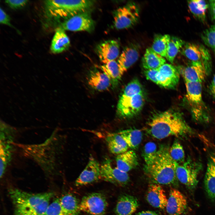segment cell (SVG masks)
<instances>
[{"label":"cell","mask_w":215,"mask_h":215,"mask_svg":"<svg viewBox=\"0 0 215 215\" xmlns=\"http://www.w3.org/2000/svg\"><path fill=\"white\" fill-rule=\"evenodd\" d=\"M148 126L149 133L158 139L171 136H184L193 133L182 114L172 110L155 114L149 121Z\"/></svg>","instance_id":"6da1fadb"},{"label":"cell","mask_w":215,"mask_h":215,"mask_svg":"<svg viewBox=\"0 0 215 215\" xmlns=\"http://www.w3.org/2000/svg\"><path fill=\"white\" fill-rule=\"evenodd\" d=\"M14 215H42L53 196L52 192L32 194L17 189L10 190Z\"/></svg>","instance_id":"7a4b0ae2"},{"label":"cell","mask_w":215,"mask_h":215,"mask_svg":"<svg viewBox=\"0 0 215 215\" xmlns=\"http://www.w3.org/2000/svg\"><path fill=\"white\" fill-rule=\"evenodd\" d=\"M169 149L167 147L161 146L158 150L153 162L145 166V172L148 176L159 185L177 184L176 171L178 163L171 156Z\"/></svg>","instance_id":"3957f363"},{"label":"cell","mask_w":215,"mask_h":215,"mask_svg":"<svg viewBox=\"0 0 215 215\" xmlns=\"http://www.w3.org/2000/svg\"><path fill=\"white\" fill-rule=\"evenodd\" d=\"M144 102L141 85L137 79H133L128 84L120 97L117 106V114L123 118L133 117L140 111Z\"/></svg>","instance_id":"277c9868"},{"label":"cell","mask_w":215,"mask_h":215,"mask_svg":"<svg viewBox=\"0 0 215 215\" xmlns=\"http://www.w3.org/2000/svg\"><path fill=\"white\" fill-rule=\"evenodd\" d=\"M185 99L192 118L199 123H206L210 119L208 109L202 98V83L185 82Z\"/></svg>","instance_id":"5b68a950"},{"label":"cell","mask_w":215,"mask_h":215,"mask_svg":"<svg viewBox=\"0 0 215 215\" xmlns=\"http://www.w3.org/2000/svg\"><path fill=\"white\" fill-rule=\"evenodd\" d=\"M45 3L50 17L65 20L79 13L88 11L93 2L90 0H52L46 1Z\"/></svg>","instance_id":"8992f818"},{"label":"cell","mask_w":215,"mask_h":215,"mask_svg":"<svg viewBox=\"0 0 215 215\" xmlns=\"http://www.w3.org/2000/svg\"><path fill=\"white\" fill-rule=\"evenodd\" d=\"M55 132L49 138L41 144L22 146L27 155H29L46 171L55 170Z\"/></svg>","instance_id":"52a82bcc"},{"label":"cell","mask_w":215,"mask_h":215,"mask_svg":"<svg viewBox=\"0 0 215 215\" xmlns=\"http://www.w3.org/2000/svg\"><path fill=\"white\" fill-rule=\"evenodd\" d=\"M16 130L3 122L0 123V177L4 174L12 157Z\"/></svg>","instance_id":"ba28073f"},{"label":"cell","mask_w":215,"mask_h":215,"mask_svg":"<svg viewBox=\"0 0 215 215\" xmlns=\"http://www.w3.org/2000/svg\"><path fill=\"white\" fill-rule=\"evenodd\" d=\"M202 168L200 162L188 157L183 163L178 164L176 171L177 179L189 190H193L197 185L198 175Z\"/></svg>","instance_id":"9c48e42d"},{"label":"cell","mask_w":215,"mask_h":215,"mask_svg":"<svg viewBox=\"0 0 215 215\" xmlns=\"http://www.w3.org/2000/svg\"><path fill=\"white\" fill-rule=\"evenodd\" d=\"M139 9L134 2H129L116 10L113 13V25L117 29L131 27L138 22Z\"/></svg>","instance_id":"30bf717a"},{"label":"cell","mask_w":215,"mask_h":215,"mask_svg":"<svg viewBox=\"0 0 215 215\" xmlns=\"http://www.w3.org/2000/svg\"><path fill=\"white\" fill-rule=\"evenodd\" d=\"M108 202L102 194L95 192L84 196L80 203V211L89 215H105Z\"/></svg>","instance_id":"8fae6325"},{"label":"cell","mask_w":215,"mask_h":215,"mask_svg":"<svg viewBox=\"0 0 215 215\" xmlns=\"http://www.w3.org/2000/svg\"><path fill=\"white\" fill-rule=\"evenodd\" d=\"M95 23L88 11L71 16L62 23L60 27L72 31L90 32L94 29Z\"/></svg>","instance_id":"7c38bea8"},{"label":"cell","mask_w":215,"mask_h":215,"mask_svg":"<svg viewBox=\"0 0 215 215\" xmlns=\"http://www.w3.org/2000/svg\"><path fill=\"white\" fill-rule=\"evenodd\" d=\"M101 178L105 181L121 186L126 185L130 180L128 173L113 166L109 159H106L101 165Z\"/></svg>","instance_id":"4fadbf2b"},{"label":"cell","mask_w":215,"mask_h":215,"mask_svg":"<svg viewBox=\"0 0 215 215\" xmlns=\"http://www.w3.org/2000/svg\"><path fill=\"white\" fill-rule=\"evenodd\" d=\"M179 73L176 67L165 63L158 69L156 75V84L165 88L174 89L179 81Z\"/></svg>","instance_id":"5bb4252c"},{"label":"cell","mask_w":215,"mask_h":215,"mask_svg":"<svg viewBox=\"0 0 215 215\" xmlns=\"http://www.w3.org/2000/svg\"><path fill=\"white\" fill-rule=\"evenodd\" d=\"M181 49L182 54L191 62H201L205 67L212 64L210 53L202 45L185 43Z\"/></svg>","instance_id":"9a60e30c"},{"label":"cell","mask_w":215,"mask_h":215,"mask_svg":"<svg viewBox=\"0 0 215 215\" xmlns=\"http://www.w3.org/2000/svg\"><path fill=\"white\" fill-rule=\"evenodd\" d=\"M100 179L101 165L95 158L90 156L85 168L76 180L75 185L77 186L85 185Z\"/></svg>","instance_id":"2e32d148"},{"label":"cell","mask_w":215,"mask_h":215,"mask_svg":"<svg viewBox=\"0 0 215 215\" xmlns=\"http://www.w3.org/2000/svg\"><path fill=\"white\" fill-rule=\"evenodd\" d=\"M188 205L184 195L178 190L172 188L170 190L166 207L169 215H181L186 212Z\"/></svg>","instance_id":"e0dca14e"},{"label":"cell","mask_w":215,"mask_h":215,"mask_svg":"<svg viewBox=\"0 0 215 215\" xmlns=\"http://www.w3.org/2000/svg\"><path fill=\"white\" fill-rule=\"evenodd\" d=\"M96 51L101 61L105 64L115 60L119 56V44L117 41L115 40H107L97 46Z\"/></svg>","instance_id":"ac0fdd59"},{"label":"cell","mask_w":215,"mask_h":215,"mask_svg":"<svg viewBox=\"0 0 215 215\" xmlns=\"http://www.w3.org/2000/svg\"><path fill=\"white\" fill-rule=\"evenodd\" d=\"M185 82L202 83L207 76L205 67L201 62H191L187 66L181 68Z\"/></svg>","instance_id":"d6986e66"},{"label":"cell","mask_w":215,"mask_h":215,"mask_svg":"<svg viewBox=\"0 0 215 215\" xmlns=\"http://www.w3.org/2000/svg\"><path fill=\"white\" fill-rule=\"evenodd\" d=\"M146 199L153 207L161 209L166 208L168 199L165 191L159 184H151L148 187Z\"/></svg>","instance_id":"ffe728a7"},{"label":"cell","mask_w":215,"mask_h":215,"mask_svg":"<svg viewBox=\"0 0 215 215\" xmlns=\"http://www.w3.org/2000/svg\"><path fill=\"white\" fill-rule=\"evenodd\" d=\"M139 56V47L136 44H131L124 48L117 61L122 75L137 60Z\"/></svg>","instance_id":"44dd1931"},{"label":"cell","mask_w":215,"mask_h":215,"mask_svg":"<svg viewBox=\"0 0 215 215\" xmlns=\"http://www.w3.org/2000/svg\"><path fill=\"white\" fill-rule=\"evenodd\" d=\"M139 203L135 197L124 194L118 199L115 212L116 215H131L138 209Z\"/></svg>","instance_id":"7402d4cb"},{"label":"cell","mask_w":215,"mask_h":215,"mask_svg":"<svg viewBox=\"0 0 215 215\" xmlns=\"http://www.w3.org/2000/svg\"><path fill=\"white\" fill-rule=\"evenodd\" d=\"M87 79L89 85L98 91L107 90L111 85L110 80L108 76L102 71L97 69L91 70Z\"/></svg>","instance_id":"603a6c76"},{"label":"cell","mask_w":215,"mask_h":215,"mask_svg":"<svg viewBox=\"0 0 215 215\" xmlns=\"http://www.w3.org/2000/svg\"><path fill=\"white\" fill-rule=\"evenodd\" d=\"M204 184L208 197L215 202V156H211L208 158Z\"/></svg>","instance_id":"cb8c5ba5"},{"label":"cell","mask_w":215,"mask_h":215,"mask_svg":"<svg viewBox=\"0 0 215 215\" xmlns=\"http://www.w3.org/2000/svg\"><path fill=\"white\" fill-rule=\"evenodd\" d=\"M116 167L123 171L128 173L138 165L137 156L133 150H128L117 155L115 158Z\"/></svg>","instance_id":"d4e9b609"},{"label":"cell","mask_w":215,"mask_h":215,"mask_svg":"<svg viewBox=\"0 0 215 215\" xmlns=\"http://www.w3.org/2000/svg\"><path fill=\"white\" fill-rule=\"evenodd\" d=\"M70 45L69 37L65 30L61 27L58 28L52 41L50 50L54 54H57L67 50Z\"/></svg>","instance_id":"484cf974"},{"label":"cell","mask_w":215,"mask_h":215,"mask_svg":"<svg viewBox=\"0 0 215 215\" xmlns=\"http://www.w3.org/2000/svg\"><path fill=\"white\" fill-rule=\"evenodd\" d=\"M105 140L109 150L113 154L118 155L128 150V145L118 133L108 134Z\"/></svg>","instance_id":"4316f807"},{"label":"cell","mask_w":215,"mask_h":215,"mask_svg":"<svg viewBox=\"0 0 215 215\" xmlns=\"http://www.w3.org/2000/svg\"><path fill=\"white\" fill-rule=\"evenodd\" d=\"M143 67L146 70L156 69L165 63L166 60L161 55L149 47L146 50L142 58Z\"/></svg>","instance_id":"83f0119b"},{"label":"cell","mask_w":215,"mask_h":215,"mask_svg":"<svg viewBox=\"0 0 215 215\" xmlns=\"http://www.w3.org/2000/svg\"><path fill=\"white\" fill-rule=\"evenodd\" d=\"M60 204L65 215H78L80 211V203L74 195L66 194L59 198Z\"/></svg>","instance_id":"f1b7e54d"},{"label":"cell","mask_w":215,"mask_h":215,"mask_svg":"<svg viewBox=\"0 0 215 215\" xmlns=\"http://www.w3.org/2000/svg\"><path fill=\"white\" fill-rule=\"evenodd\" d=\"M125 141L129 148L132 150L137 149L142 139L141 131L136 129H129L118 133Z\"/></svg>","instance_id":"f546056e"},{"label":"cell","mask_w":215,"mask_h":215,"mask_svg":"<svg viewBox=\"0 0 215 215\" xmlns=\"http://www.w3.org/2000/svg\"><path fill=\"white\" fill-rule=\"evenodd\" d=\"M101 68L110 79L113 87H115L117 85L122 75L117 62L115 60L108 62L104 64Z\"/></svg>","instance_id":"4dcf8cb0"},{"label":"cell","mask_w":215,"mask_h":215,"mask_svg":"<svg viewBox=\"0 0 215 215\" xmlns=\"http://www.w3.org/2000/svg\"><path fill=\"white\" fill-rule=\"evenodd\" d=\"M171 37L168 34L156 35L151 48L157 53L165 57Z\"/></svg>","instance_id":"1f68e13d"},{"label":"cell","mask_w":215,"mask_h":215,"mask_svg":"<svg viewBox=\"0 0 215 215\" xmlns=\"http://www.w3.org/2000/svg\"><path fill=\"white\" fill-rule=\"evenodd\" d=\"M185 43L184 41L179 38L171 36L165 57L166 59L173 64L176 55Z\"/></svg>","instance_id":"d6a6232c"},{"label":"cell","mask_w":215,"mask_h":215,"mask_svg":"<svg viewBox=\"0 0 215 215\" xmlns=\"http://www.w3.org/2000/svg\"><path fill=\"white\" fill-rule=\"evenodd\" d=\"M157 151L156 145L154 143L149 142L145 144L143 149L142 156L146 165H148L153 162Z\"/></svg>","instance_id":"836d02e7"},{"label":"cell","mask_w":215,"mask_h":215,"mask_svg":"<svg viewBox=\"0 0 215 215\" xmlns=\"http://www.w3.org/2000/svg\"><path fill=\"white\" fill-rule=\"evenodd\" d=\"M169 152L171 156L175 162L180 164L185 161V153L182 146L177 140L175 141L170 148Z\"/></svg>","instance_id":"e575fe53"},{"label":"cell","mask_w":215,"mask_h":215,"mask_svg":"<svg viewBox=\"0 0 215 215\" xmlns=\"http://www.w3.org/2000/svg\"><path fill=\"white\" fill-rule=\"evenodd\" d=\"M201 37L205 44L215 53V27L211 26L203 31Z\"/></svg>","instance_id":"d590c367"},{"label":"cell","mask_w":215,"mask_h":215,"mask_svg":"<svg viewBox=\"0 0 215 215\" xmlns=\"http://www.w3.org/2000/svg\"><path fill=\"white\" fill-rule=\"evenodd\" d=\"M188 8L194 16L201 22H205L206 10L198 4L196 0L188 1Z\"/></svg>","instance_id":"8d00e7d4"},{"label":"cell","mask_w":215,"mask_h":215,"mask_svg":"<svg viewBox=\"0 0 215 215\" xmlns=\"http://www.w3.org/2000/svg\"><path fill=\"white\" fill-rule=\"evenodd\" d=\"M42 215H65L61 207L59 198H57L49 204Z\"/></svg>","instance_id":"74e56055"},{"label":"cell","mask_w":215,"mask_h":215,"mask_svg":"<svg viewBox=\"0 0 215 215\" xmlns=\"http://www.w3.org/2000/svg\"><path fill=\"white\" fill-rule=\"evenodd\" d=\"M26 0H9L5 1V3L13 9H19L23 7L27 3Z\"/></svg>","instance_id":"f35d334b"},{"label":"cell","mask_w":215,"mask_h":215,"mask_svg":"<svg viewBox=\"0 0 215 215\" xmlns=\"http://www.w3.org/2000/svg\"><path fill=\"white\" fill-rule=\"evenodd\" d=\"M157 71L158 69L146 70L144 71V74L147 79L156 84V75Z\"/></svg>","instance_id":"ab89813d"},{"label":"cell","mask_w":215,"mask_h":215,"mask_svg":"<svg viewBox=\"0 0 215 215\" xmlns=\"http://www.w3.org/2000/svg\"><path fill=\"white\" fill-rule=\"evenodd\" d=\"M10 22V18L9 16L1 7L0 9V23L11 27L12 25Z\"/></svg>","instance_id":"60d3db41"},{"label":"cell","mask_w":215,"mask_h":215,"mask_svg":"<svg viewBox=\"0 0 215 215\" xmlns=\"http://www.w3.org/2000/svg\"><path fill=\"white\" fill-rule=\"evenodd\" d=\"M210 94L215 99V73L209 87Z\"/></svg>","instance_id":"b9f144b4"},{"label":"cell","mask_w":215,"mask_h":215,"mask_svg":"<svg viewBox=\"0 0 215 215\" xmlns=\"http://www.w3.org/2000/svg\"><path fill=\"white\" fill-rule=\"evenodd\" d=\"M209 3L212 18L215 20V0L210 1Z\"/></svg>","instance_id":"7bdbcfd3"},{"label":"cell","mask_w":215,"mask_h":215,"mask_svg":"<svg viewBox=\"0 0 215 215\" xmlns=\"http://www.w3.org/2000/svg\"><path fill=\"white\" fill-rule=\"evenodd\" d=\"M135 215H161L155 212L150 211H144L139 212L136 214Z\"/></svg>","instance_id":"ee69618b"},{"label":"cell","mask_w":215,"mask_h":215,"mask_svg":"<svg viewBox=\"0 0 215 215\" xmlns=\"http://www.w3.org/2000/svg\"><path fill=\"white\" fill-rule=\"evenodd\" d=\"M197 2L199 5L204 10H206V9L208 7V5L204 0H196Z\"/></svg>","instance_id":"f6af8a7d"},{"label":"cell","mask_w":215,"mask_h":215,"mask_svg":"<svg viewBox=\"0 0 215 215\" xmlns=\"http://www.w3.org/2000/svg\"><path fill=\"white\" fill-rule=\"evenodd\" d=\"M214 25V26H215V25Z\"/></svg>","instance_id":"bcb514c9"}]
</instances>
